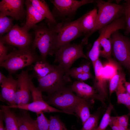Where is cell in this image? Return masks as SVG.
I'll return each instance as SVG.
<instances>
[{
	"label": "cell",
	"mask_w": 130,
	"mask_h": 130,
	"mask_svg": "<svg viewBox=\"0 0 130 130\" xmlns=\"http://www.w3.org/2000/svg\"><path fill=\"white\" fill-rule=\"evenodd\" d=\"M62 25L59 23L52 26L41 23L33 28L35 37L32 46L35 49H38L42 60L46 61L48 54L53 55L58 34Z\"/></svg>",
	"instance_id": "obj_1"
},
{
	"label": "cell",
	"mask_w": 130,
	"mask_h": 130,
	"mask_svg": "<svg viewBox=\"0 0 130 130\" xmlns=\"http://www.w3.org/2000/svg\"><path fill=\"white\" fill-rule=\"evenodd\" d=\"M95 2L98 8L96 23L93 30L85 35L82 40L81 42L84 45L87 44L88 38L94 33L124 15L123 4H118L102 0H96Z\"/></svg>",
	"instance_id": "obj_2"
},
{
	"label": "cell",
	"mask_w": 130,
	"mask_h": 130,
	"mask_svg": "<svg viewBox=\"0 0 130 130\" xmlns=\"http://www.w3.org/2000/svg\"><path fill=\"white\" fill-rule=\"evenodd\" d=\"M32 46L24 49L14 50L8 54L0 66L6 69L9 74L31 65L41 59Z\"/></svg>",
	"instance_id": "obj_3"
},
{
	"label": "cell",
	"mask_w": 130,
	"mask_h": 130,
	"mask_svg": "<svg viewBox=\"0 0 130 130\" xmlns=\"http://www.w3.org/2000/svg\"><path fill=\"white\" fill-rule=\"evenodd\" d=\"M73 92L69 86H64L51 95L43 97L44 100L49 105L57 107L67 114L75 115L74 109L80 98Z\"/></svg>",
	"instance_id": "obj_4"
},
{
	"label": "cell",
	"mask_w": 130,
	"mask_h": 130,
	"mask_svg": "<svg viewBox=\"0 0 130 130\" xmlns=\"http://www.w3.org/2000/svg\"><path fill=\"white\" fill-rule=\"evenodd\" d=\"M37 87L41 92L51 95L71 82L69 76L58 65L45 76L38 79Z\"/></svg>",
	"instance_id": "obj_5"
},
{
	"label": "cell",
	"mask_w": 130,
	"mask_h": 130,
	"mask_svg": "<svg viewBox=\"0 0 130 130\" xmlns=\"http://www.w3.org/2000/svg\"><path fill=\"white\" fill-rule=\"evenodd\" d=\"M80 44H72L70 43L64 45L55 52L54 62L58 65L67 73L74 62L78 58H88L84 53L83 45Z\"/></svg>",
	"instance_id": "obj_6"
},
{
	"label": "cell",
	"mask_w": 130,
	"mask_h": 130,
	"mask_svg": "<svg viewBox=\"0 0 130 130\" xmlns=\"http://www.w3.org/2000/svg\"><path fill=\"white\" fill-rule=\"evenodd\" d=\"M32 101L29 104H20L13 106H2L5 108H15L29 110L36 114L43 112H61L66 113L62 110L54 108L47 103L43 99L42 92L34 84L32 81L30 84Z\"/></svg>",
	"instance_id": "obj_7"
},
{
	"label": "cell",
	"mask_w": 130,
	"mask_h": 130,
	"mask_svg": "<svg viewBox=\"0 0 130 130\" xmlns=\"http://www.w3.org/2000/svg\"><path fill=\"white\" fill-rule=\"evenodd\" d=\"M112 54L130 72V39L117 30L111 34Z\"/></svg>",
	"instance_id": "obj_8"
},
{
	"label": "cell",
	"mask_w": 130,
	"mask_h": 130,
	"mask_svg": "<svg viewBox=\"0 0 130 130\" xmlns=\"http://www.w3.org/2000/svg\"><path fill=\"white\" fill-rule=\"evenodd\" d=\"M81 17L67 22L61 27L58 34L53 54L61 46L68 43L82 34L80 27Z\"/></svg>",
	"instance_id": "obj_9"
},
{
	"label": "cell",
	"mask_w": 130,
	"mask_h": 130,
	"mask_svg": "<svg viewBox=\"0 0 130 130\" xmlns=\"http://www.w3.org/2000/svg\"><path fill=\"white\" fill-rule=\"evenodd\" d=\"M0 40L5 44L15 46L19 49L29 47L32 42L31 34L17 24L5 35L1 37Z\"/></svg>",
	"instance_id": "obj_10"
},
{
	"label": "cell",
	"mask_w": 130,
	"mask_h": 130,
	"mask_svg": "<svg viewBox=\"0 0 130 130\" xmlns=\"http://www.w3.org/2000/svg\"><path fill=\"white\" fill-rule=\"evenodd\" d=\"M18 84L14 100L16 105L30 103L32 97L30 88L31 82L33 77L29 74L28 70H22L16 75Z\"/></svg>",
	"instance_id": "obj_11"
},
{
	"label": "cell",
	"mask_w": 130,
	"mask_h": 130,
	"mask_svg": "<svg viewBox=\"0 0 130 130\" xmlns=\"http://www.w3.org/2000/svg\"><path fill=\"white\" fill-rule=\"evenodd\" d=\"M72 91L74 92L77 96L82 98L89 100L95 99L100 101L106 107L105 100L99 94L93 87L84 83L83 81H75L69 86Z\"/></svg>",
	"instance_id": "obj_12"
},
{
	"label": "cell",
	"mask_w": 130,
	"mask_h": 130,
	"mask_svg": "<svg viewBox=\"0 0 130 130\" xmlns=\"http://www.w3.org/2000/svg\"><path fill=\"white\" fill-rule=\"evenodd\" d=\"M23 0H2L0 2V12L13 19L20 20L26 14Z\"/></svg>",
	"instance_id": "obj_13"
},
{
	"label": "cell",
	"mask_w": 130,
	"mask_h": 130,
	"mask_svg": "<svg viewBox=\"0 0 130 130\" xmlns=\"http://www.w3.org/2000/svg\"><path fill=\"white\" fill-rule=\"evenodd\" d=\"M58 11L64 15L75 12L81 6L95 2L93 0H50Z\"/></svg>",
	"instance_id": "obj_14"
},
{
	"label": "cell",
	"mask_w": 130,
	"mask_h": 130,
	"mask_svg": "<svg viewBox=\"0 0 130 130\" xmlns=\"http://www.w3.org/2000/svg\"><path fill=\"white\" fill-rule=\"evenodd\" d=\"M18 84L17 79H14L9 74L0 84L1 88L0 100L6 102L9 106L16 105L14 98Z\"/></svg>",
	"instance_id": "obj_15"
},
{
	"label": "cell",
	"mask_w": 130,
	"mask_h": 130,
	"mask_svg": "<svg viewBox=\"0 0 130 130\" xmlns=\"http://www.w3.org/2000/svg\"><path fill=\"white\" fill-rule=\"evenodd\" d=\"M93 67L95 77L93 86L98 91L100 95L105 99L108 95L107 81L104 78L103 74V65L98 59L96 62Z\"/></svg>",
	"instance_id": "obj_16"
},
{
	"label": "cell",
	"mask_w": 130,
	"mask_h": 130,
	"mask_svg": "<svg viewBox=\"0 0 130 130\" xmlns=\"http://www.w3.org/2000/svg\"><path fill=\"white\" fill-rule=\"evenodd\" d=\"M25 4L26 7V20L22 27L28 31L31 29L33 28L37 23L45 18L35 9L30 0H25Z\"/></svg>",
	"instance_id": "obj_17"
},
{
	"label": "cell",
	"mask_w": 130,
	"mask_h": 130,
	"mask_svg": "<svg viewBox=\"0 0 130 130\" xmlns=\"http://www.w3.org/2000/svg\"><path fill=\"white\" fill-rule=\"evenodd\" d=\"M98 10L95 8L81 17L80 27L82 34H88L94 29L96 23Z\"/></svg>",
	"instance_id": "obj_18"
},
{
	"label": "cell",
	"mask_w": 130,
	"mask_h": 130,
	"mask_svg": "<svg viewBox=\"0 0 130 130\" xmlns=\"http://www.w3.org/2000/svg\"><path fill=\"white\" fill-rule=\"evenodd\" d=\"M92 100L81 98L76 104L74 113L80 119L83 125L90 116V109Z\"/></svg>",
	"instance_id": "obj_19"
},
{
	"label": "cell",
	"mask_w": 130,
	"mask_h": 130,
	"mask_svg": "<svg viewBox=\"0 0 130 130\" xmlns=\"http://www.w3.org/2000/svg\"><path fill=\"white\" fill-rule=\"evenodd\" d=\"M24 111L16 116L19 130H39L36 120L29 113Z\"/></svg>",
	"instance_id": "obj_20"
},
{
	"label": "cell",
	"mask_w": 130,
	"mask_h": 130,
	"mask_svg": "<svg viewBox=\"0 0 130 130\" xmlns=\"http://www.w3.org/2000/svg\"><path fill=\"white\" fill-rule=\"evenodd\" d=\"M126 81L125 74L124 73L121 77L115 92L118 103L124 105L129 109L130 108V96L124 86Z\"/></svg>",
	"instance_id": "obj_21"
},
{
	"label": "cell",
	"mask_w": 130,
	"mask_h": 130,
	"mask_svg": "<svg viewBox=\"0 0 130 130\" xmlns=\"http://www.w3.org/2000/svg\"><path fill=\"white\" fill-rule=\"evenodd\" d=\"M35 9L39 13L46 18L49 23L56 24V20L51 12L48 5L43 0H30Z\"/></svg>",
	"instance_id": "obj_22"
},
{
	"label": "cell",
	"mask_w": 130,
	"mask_h": 130,
	"mask_svg": "<svg viewBox=\"0 0 130 130\" xmlns=\"http://www.w3.org/2000/svg\"><path fill=\"white\" fill-rule=\"evenodd\" d=\"M54 65L50 64L46 61L41 59L35 63L32 75L37 79H40L49 74L54 69Z\"/></svg>",
	"instance_id": "obj_23"
},
{
	"label": "cell",
	"mask_w": 130,
	"mask_h": 130,
	"mask_svg": "<svg viewBox=\"0 0 130 130\" xmlns=\"http://www.w3.org/2000/svg\"><path fill=\"white\" fill-rule=\"evenodd\" d=\"M4 112V120L7 130H19L16 115L10 108L0 106Z\"/></svg>",
	"instance_id": "obj_24"
},
{
	"label": "cell",
	"mask_w": 130,
	"mask_h": 130,
	"mask_svg": "<svg viewBox=\"0 0 130 130\" xmlns=\"http://www.w3.org/2000/svg\"><path fill=\"white\" fill-rule=\"evenodd\" d=\"M103 65V74L107 81L110 79L117 72L122 69L118 64L111 58Z\"/></svg>",
	"instance_id": "obj_25"
},
{
	"label": "cell",
	"mask_w": 130,
	"mask_h": 130,
	"mask_svg": "<svg viewBox=\"0 0 130 130\" xmlns=\"http://www.w3.org/2000/svg\"><path fill=\"white\" fill-rule=\"evenodd\" d=\"M13 19L0 12V35L1 36L8 32L13 27Z\"/></svg>",
	"instance_id": "obj_26"
},
{
	"label": "cell",
	"mask_w": 130,
	"mask_h": 130,
	"mask_svg": "<svg viewBox=\"0 0 130 130\" xmlns=\"http://www.w3.org/2000/svg\"><path fill=\"white\" fill-rule=\"evenodd\" d=\"M100 116L98 112L91 114L80 130H95L98 126Z\"/></svg>",
	"instance_id": "obj_27"
},
{
	"label": "cell",
	"mask_w": 130,
	"mask_h": 130,
	"mask_svg": "<svg viewBox=\"0 0 130 130\" xmlns=\"http://www.w3.org/2000/svg\"><path fill=\"white\" fill-rule=\"evenodd\" d=\"M113 105L110 103L107 108L100 123L95 130H106L109 125V120Z\"/></svg>",
	"instance_id": "obj_28"
},
{
	"label": "cell",
	"mask_w": 130,
	"mask_h": 130,
	"mask_svg": "<svg viewBox=\"0 0 130 130\" xmlns=\"http://www.w3.org/2000/svg\"><path fill=\"white\" fill-rule=\"evenodd\" d=\"M100 56V41L97 39L94 42L92 48L88 54V58L92 63L93 67Z\"/></svg>",
	"instance_id": "obj_29"
},
{
	"label": "cell",
	"mask_w": 130,
	"mask_h": 130,
	"mask_svg": "<svg viewBox=\"0 0 130 130\" xmlns=\"http://www.w3.org/2000/svg\"><path fill=\"white\" fill-rule=\"evenodd\" d=\"M49 120V130H68L58 116H51Z\"/></svg>",
	"instance_id": "obj_30"
},
{
	"label": "cell",
	"mask_w": 130,
	"mask_h": 130,
	"mask_svg": "<svg viewBox=\"0 0 130 130\" xmlns=\"http://www.w3.org/2000/svg\"><path fill=\"white\" fill-rule=\"evenodd\" d=\"M122 69L118 72L109 80V90L110 96L115 91L117 87L119 81L122 75L124 74Z\"/></svg>",
	"instance_id": "obj_31"
},
{
	"label": "cell",
	"mask_w": 130,
	"mask_h": 130,
	"mask_svg": "<svg viewBox=\"0 0 130 130\" xmlns=\"http://www.w3.org/2000/svg\"><path fill=\"white\" fill-rule=\"evenodd\" d=\"M36 114L37 118L36 120L39 130H49V119L47 118L43 112Z\"/></svg>",
	"instance_id": "obj_32"
},
{
	"label": "cell",
	"mask_w": 130,
	"mask_h": 130,
	"mask_svg": "<svg viewBox=\"0 0 130 130\" xmlns=\"http://www.w3.org/2000/svg\"><path fill=\"white\" fill-rule=\"evenodd\" d=\"M123 5L124 8V15L126 24L125 34L128 35L130 33V0H125Z\"/></svg>",
	"instance_id": "obj_33"
},
{
	"label": "cell",
	"mask_w": 130,
	"mask_h": 130,
	"mask_svg": "<svg viewBox=\"0 0 130 130\" xmlns=\"http://www.w3.org/2000/svg\"><path fill=\"white\" fill-rule=\"evenodd\" d=\"M119 130H127L129 117L128 115L117 116Z\"/></svg>",
	"instance_id": "obj_34"
},
{
	"label": "cell",
	"mask_w": 130,
	"mask_h": 130,
	"mask_svg": "<svg viewBox=\"0 0 130 130\" xmlns=\"http://www.w3.org/2000/svg\"><path fill=\"white\" fill-rule=\"evenodd\" d=\"M8 49L5 45V44L0 40V64L3 63L5 59L8 54Z\"/></svg>",
	"instance_id": "obj_35"
},
{
	"label": "cell",
	"mask_w": 130,
	"mask_h": 130,
	"mask_svg": "<svg viewBox=\"0 0 130 130\" xmlns=\"http://www.w3.org/2000/svg\"><path fill=\"white\" fill-rule=\"evenodd\" d=\"M109 126L112 130H119L117 116H110Z\"/></svg>",
	"instance_id": "obj_36"
},
{
	"label": "cell",
	"mask_w": 130,
	"mask_h": 130,
	"mask_svg": "<svg viewBox=\"0 0 130 130\" xmlns=\"http://www.w3.org/2000/svg\"><path fill=\"white\" fill-rule=\"evenodd\" d=\"M83 72L82 67L81 66L78 67H74L70 69L68 72L67 74L69 76Z\"/></svg>",
	"instance_id": "obj_37"
},
{
	"label": "cell",
	"mask_w": 130,
	"mask_h": 130,
	"mask_svg": "<svg viewBox=\"0 0 130 130\" xmlns=\"http://www.w3.org/2000/svg\"><path fill=\"white\" fill-rule=\"evenodd\" d=\"M4 114L1 110L0 111V130H7L6 127H4L3 123Z\"/></svg>",
	"instance_id": "obj_38"
},
{
	"label": "cell",
	"mask_w": 130,
	"mask_h": 130,
	"mask_svg": "<svg viewBox=\"0 0 130 130\" xmlns=\"http://www.w3.org/2000/svg\"><path fill=\"white\" fill-rule=\"evenodd\" d=\"M90 63L88 62L81 66L82 67L83 72L90 73Z\"/></svg>",
	"instance_id": "obj_39"
},
{
	"label": "cell",
	"mask_w": 130,
	"mask_h": 130,
	"mask_svg": "<svg viewBox=\"0 0 130 130\" xmlns=\"http://www.w3.org/2000/svg\"><path fill=\"white\" fill-rule=\"evenodd\" d=\"M124 85L127 91L130 96V82L126 81L124 83Z\"/></svg>",
	"instance_id": "obj_40"
},
{
	"label": "cell",
	"mask_w": 130,
	"mask_h": 130,
	"mask_svg": "<svg viewBox=\"0 0 130 130\" xmlns=\"http://www.w3.org/2000/svg\"><path fill=\"white\" fill-rule=\"evenodd\" d=\"M6 78L1 72H0V84H1L3 81Z\"/></svg>",
	"instance_id": "obj_41"
},
{
	"label": "cell",
	"mask_w": 130,
	"mask_h": 130,
	"mask_svg": "<svg viewBox=\"0 0 130 130\" xmlns=\"http://www.w3.org/2000/svg\"><path fill=\"white\" fill-rule=\"evenodd\" d=\"M129 113L128 114V115L130 116V108L129 109Z\"/></svg>",
	"instance_id": "obj_42"
},
{
	"label": "cell",
	"mask_w": 130,
	"mask_h": 130,
	"mask_svg": "<svg viewBox=\"0 0 130 130\" xmlns=\"http://www.w3.org/2000/svg\"><path fill=\"white\" fill-rule=\"evenodd\" d=\"M106 130H111H111L110 129H108V128H107V129H106Z\"/></svg>",
	"instance_id": "obj_43"
},
{
	"label": "cell",
	"mask_w": 130,
	"mask_h": 130,
	"mask_svg": "<svg viewBox=\"0 0 130 130\" xmlns=\"http://www.w3.org/2000/svg\"><path fill=\"white\" fill-rule=\"evenodd\" d=\"M127 130H129V129L128 128V129Z\"/></svg>",
	"instance_id": "obj_44"
},
{
	"label": "cell",
	"mask_w": 130,
	"mask_h": 130,
	"mask_svg": "<svg viewBox=\"0 0 130 130\" xmlns=\"http://www.w3.org/2000/svg\"><path fill=\"white\" fill-rule=\"evenodd\" d=\"M129 129V130H130V129Z\"/></svg>",
	"instance_id": "obj_45"
}]
</instances>
